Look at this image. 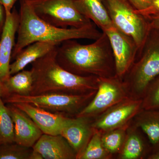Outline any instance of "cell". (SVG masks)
I'll use <instances>...</instances> for the list:
<instances>
[{"label": "cell", "instance_id": "cell-1", "mask_svg": "<svg viewBox=\"0 0 159 159\" xmlns=\"http://www.w3.org/2000/svg\"><path fill=\"white\" fill-rule=\"evenodd\" d=\"M76 40L65 41L57 47L56 59L60 65L79 76H116L113 53L104 32L90 44H81Z\"/></svg>", "mask_w": 159, "mask_h": 159}, {"label": "cell", "instance_id": "cell-2", "mask_svg": "<svg viewBox=\"0 0 159 159\" xmlns=\"http://www.w3.org/2000/svg\"><path fill=\"white\" fill-rule=\"evenodd\" d=\"M57 47L31 63L33 82L31 95H80L97 91L99 77L76 75L60 65L56 59Z\"/></svg>", "mask_w": 159, "mask_h": 159}, {"label": "cell", "instance_id": "cell-3", "mask_svg": "<svg viewBox=\"0 0 159 159\" xmlns=\"http://www.w3.org/2000/svg\"><path fill=\"white\" fill-rule=\"evenodd\" d=\"M20 21L17 41L11 57L15 58L23 49L36 42H49L61 44L70 39H88L96 40L102 32L94 24L80 28L63 29L48 24L35 14L29 0H19Z\"/></svg>", "mask_w": 159, "mask_h": 159}, {"label": "cell", "instance_id": "cell-4", "mask_svg": "<svg viewBox=\"0 0 159 159\" xmlns=\"http://www.w3.org/2000/svg\"><path fill=\"white\" fill-rule=\"evenodd\" d=\"M138 55L123 80L132 97L142 99L151 83L159 76V30L150 29Z\"/></svg>", "mask_w": 159, "mask_h": 159}, {"label": "cell", "instance_id": "cell-5", "mask_svg": "<svg viewBox=\"0 0 159 159\" xmlns=\"http://www.w3.org/2000/svg\"><path fill=\"white\" fill-rule=\"evenodd\" d=\"M97 91L80 95L56 93L29 96L10 94L4 98V101L8 104L29 103L54 113L75 116L90 102Z\"/></svg>", "mask_w": 159, "mask_h": 159}, {"label": "cell", "instance_id": "cell-6", "mask_svg": "<svg viewBox=\"0 0 159 159\" xmlns=\"http://www.w3.org/2000/svg\"><path fill=\"white\" fill-rule=\"evenodd\" d=\"M114 27L134 41L139 51L150 29L148 20L127 0H102Z\"/></svg>", "mask_w": 159, "mask_h": 159}, {"label": "cell", "instance_id": "cell-7", "mask_svg": "<svg viewBox=\"0 0 159 159\" xmlns=\"http://www.w3.org/2000/svg\"><path fill=\"white\" fill-rule=\"evenodd\" d=\"M35 14L57 28H80L94 24L81 14L72 0H29Z\"/></svg>", "mask_w": 159, "mask_h": 159}, {"label": "cell", "instance_id": "cell-8", "mask_svg": "<svg viewBox=\"0 0 159 159\" xmlns=\"http://www.w3.org/2000/svg\"><path fill=\"white\" fill-rule=\"evenodd\" d=\"M132 97L128 84L116 76L98 77V88L88 104L75 117L94 119L111 107Z\"/></svg>", "mask_w": 159, "mask_h": 159}, {"label": "cell", "instance_id": "cell-9", "mask_svg": "<svg viewBox=\"0 0 159 159\" xmlns=\"http://www.w3.org/2000/svg\"><path fill=\"white\" fill-rule=\"evenodd\" d=\"M142 99L130 97L111 107L93 119L95 130L104 133L129 125L131 121L143 109Z\"/></svg>", "mask_w": 159, "mask_h": 159}, {"label": "cell", "instance_id": "cell-10", "mask_svg": "<svg viewBox=\"0 0 159 159\" xmlns=\"http://www.w3.org/2000/svg\"><path fill=\"white\" fill-rule=\"evenodd\" d=\"M107 35L113 53L116 76L123 79L138 54V46L132 38L114 26L102 31Z\"/></svg>", "mask_w": 159, "mask_h": 159}, {"label": "cell", "instance_id": "cell-11", "mask_svg": "<svg viewBox=\"0 0 159 159\" xmlns=\"http://www.w3.org/2000/svg\"><path fill=\"white\" fill-rule=\"evenodd\" d=\"M93 119L83 117L65 119L60 134L68 142L77 155V159L84 150L93 136Z\"/></svg>", "mask_w": 159, "mask_h": 159}, {"label": "cell", "instance_id": "cell-12", "mask_svg": "<svg viewBox=\"0 0 159 159\" xmlns=\"http://www.w3.org/2000/svg\"><path fill=\"white\" fill-rule=\"evenodd\" d=\"M19 13L16 9L6 14V20L0 38V82L4 83L11 76L10 60L15 42V39L19 25Z\"/></svg>", "mask_w": 159, "mask_h": 159}, {"label": "cell", "instance_id": "cell-13", "mask_svg": "<svg viewBox=\"0 0 159 159\" xmlns=\"http://www.w3.org/2000/svg\"><path fill=\"white\" fill-rule=\"evenodd\" d=\"M8 108L14 125V142L32 148L43 133L33 120L21 110L11 104Z\"/></svg>", "mask_w": 159, "mask_h": 159}, {"label": "cell", "instance_id": "cell-14", "mask_svg": "<svg viewBox=\"0 0 159 159\" xmlns=\"http://www.w3.org/2000/svg\"><path fill=\"white\" fill-rule=\"evenodd\" d=\"M11 104L26 113L36 123L43 134L52 135L60 134L66 116L54 113L25 102Z\"/></svg>", "mask_w": 159, "mask_h": 159}, {"label": "cell", "instance_id": "cell-15", "mask_svg": "<svg viewBox=\"0 0 159 159\" xmlns=\"http://www.w3.org/2000/svg\"><path fill=\"white\" fill-rule=\"evenodd\" d=\"M32 148L43 159H77L74 149L61 134H43Z\"/></svg>", "mask_w": 159, "mask_h": 159}, {"label": "cell", "instance_id": "cell-16", "mask_svg": "<svg viewBox=\"0 0 159 159\" xmlns=\"http://www.w3.org/2000/svg\"><path fill=\"white\" fill-rule=\"evenodd\" d=\"M59 44L49 42L38 41L29 45L17 54L15 61L10 64V73L14 75L22 70L26 66L52 51Z\"/></svg>", "mask_w": 159, "mask_h": 159}, {"label": "cell", "instance_id": "cell-17", "mask_svg": "<svg viewBox=\"0 0 159 159\" xmlns=\"http://www.w3.org/2000/svg\"><path fill=\"white\" fill-rule=\"evenodd\" d=\"M78 11L102 31L114 26L102 0H72Z\"/></svg>", "mask_w": 159, "mask_h": 159}, {"label": "cell", "instance_id": "cell-18", "mask_svg": "<svg viewBox=\"0 0 159 159\" xmlns=\"http://www.w3.org/2000/svg\"><path fill=\"white\" fill-rule=\"evenodd\" d=\"M134 126L146 135L151 152L159 150V110L142 109L134 117Z\"/></svg>", "mask_w": 159, "mask_h": 159}, {"label": "cell", "instance_id": "cell-19", "mask_svg": "<svg viewBox=\"0 0 159 159\" xmlns=\"http://www.w3.org/2000/svg\"><path fill=\"white\" fill-rule=\"evenodd\" d=\"M137 128L128 127L126 138L119 152L121 159H139L146 158L151 152L150 144L146 143L137 131Z\"/></svg>", "mask_w": 159, "mask_h": 159}, {"label": "cell", "instance_id": "cell-20", "mask_svg": "<svg viewBox=\"0 0 159 159\" xmlns=\"http://www.w3.org/2000/svg\"><path fill=\"white\" fill-rule=\"evenodd\" d=\"M33 77L30 70H22L11 76L4 83L5 87L10 94L20 96L31 95L33 86Z\"/></svg>", "mask_w": 159, "mask_h": 159}, {"label": "cell", "instance_id": "cell-21", "mask_svg": "<svg viewBox=\"0 0 159 159\" xmlns=\"http://www.w3.org/2000/svg\"><path fill=\"white\" fill-rule=\"evenodd\" d=\"M129 125L102 134V144L107 150L112 155L119 153L121 151L126 138Z\"/></svg>", "mask_w": 159, "mask_h": 159}, {"label": "cell", "instance_id": "cell-22", "mask_svg": "<svg viewBox=\"0 0 159 159\" xmlns=\"http://www.w3.org/2000/svg\"><path fill=\"white\" fill-rule=\"evenodd\" d=\"M101 136V133L95 130L88 144L78 159H108L112 157V155L102 144Z\"/></svg>", "mask_w": 159, "mask_h": 159}, {"label": "cell", "instance_id": "cell-23", "mask_svg": "<svg viewBox=\"0 0 159 159\" xmlns=\"http://www.w3.org/2000/svg\"><path fill=\"white\" fill-rule=\"evenodd\" d=\"M14 125L8 107L0 97V145L14 142Z\"/></svg>", "mask_w": 159, "mask_h": 159}, {"label": "cell", "instance_id": "cell-24", "mask_svg": "<svg viewBox=\"0 0 159 159\" xmlns=\"http://www.w3.org/2000/svg\"><path fill=\"white\" fill-rule=\"evenodd\" d=\"M32 148L15 142L0 145V159H29Z\"/></svg>", "mask_w": 159, "mask_h": 159}, {"label": "cell", "instance_id": "cell-25", "mask_svg": "<svg viewBox=\"0 0 159 159\" xmlns=\"http://www.w3.org/2000/svg\"><path fill=\"white\" fill-rule=\"evenodd\" d=\"M144 110H159V76L152 81L142 98Z\"/></svg>", "mask_w": 159, "mask_h": 159}, {"label": "cell", "instance_id": "cell-26", "mask_svg": "<svg viewBox=\"0 0 159 159\" xmlns=\"http://www.w3.org/2000/svg\"><path fill=\"white\" fill-rule=\"evenodd\" d=\"M146 19L159 15V0H151L150 5L146 9L137 11Z\"/></svg>", "mask_w": 159, "mask_h": 159}, {"label": "cell", "instance_id": "cell-27", "mask_svg": "<svg viewBox=\"0 0 159 159\" xmlns=\"http://www.w3.org/2000/svg\"><path fill=\"white\" fill-rule=\"evenodd\" d=\"M137 11L144 10L150 5L151 0H127Z\"/></svg>", "mask_w": 159, "mask_h": 159}, {"label": "cell", "instance_id": "cell-28", "mask_svg": "<svg viewBox=\"0 0 159 159\" xmlns=\"http://www.w3.org/2000/svg\"><path fill=\"white\" fill-rule=\"evenodd\" d=\"M16 1L17 0H0V3L4 7L6 14L11 13Z\"/></svg>", "mask_w": 159, "mask_h": 159}, {"label": "cell", "instance_id": "cell-29", "mask_svg": "<svg viewBox=\"0 0 159 159\" xmlns=\"http://www.w3.org/2000/svg\"><path fill=\"white\" fill-rule=\"evenodd\" d=\"M150 29L159 30V15L146 19Z\"/></svg>", "mask_w": 159, "mask_h": 159}, {"label": "cell", "instance_id": "cell-30", "mask_svg": "<svg viewBox=\"0 0 159 159\" xmlns=\"http://www.w3.org/2000/svg\"><path fill=\"white\" fill-rule=\"evenodd\" d=\"M4 13L6 14L5 9L2 5L0 3V27H2V28L6 20V17L5 18L4 16Z\"/></svg>", "mask_w": 159, "mask_h": 159}, {"label": "cell", "instance_id": "cell-31", "mask_svg": "<svg viewBox=\"0 0 159 159\" xmlns=\"http://www.w3.org/2000/svg\"><path fill=\"white\" fill-rule=\"evenodd\" d=\"M9 95V94L5 87L4 84L0 82V97L5 98Z\"/></svg>", "mask_w": 159, "mask_h": 159}, {"label": "cell", "instance_id": "cell-32", "mask_svg": "<svg viewBox=\"0 0 159 159\" xmlns=\"http://www.w3.org/2000/svg\"><path fill=\"white\" fill-rule=\"evenodd\" d=\"M29 159H43V158L39 152L33 149Z\"/></svg>", "mask_w": 159, "mask_h": 159}, {"label": "cell", "instance_id": "cell-33", "mask_svg": "<svg viewBox=\"0 0 159 159\" xmlns=\"http://www.w3.org/2000/svg\"><path fill=\"white\" fill-rule=\"evenodd\" d=\"M147 159H159V150L155 152L150 153L148 155Z\"/></svg>", "mask_w": 159, "mask_h": 159}]
</instances>
